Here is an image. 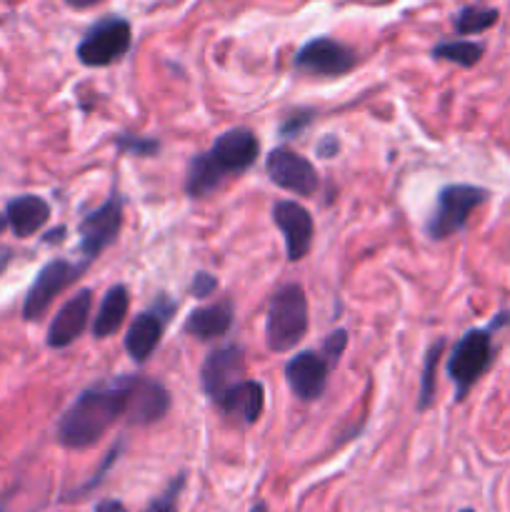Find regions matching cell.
Segmentation results:
<instances>
[{"mask_svg":"<svg viewBox=\"0 0 510 512\" xmlns=\"http://www.w3.org/2000/svg\"><path fill=\"white\" fill-rule=\"evenodd\" d=\"M245 375V353L238 343L220 345L210 350L208 358L203 360L200 368V388L210 400H218L220 395L235 383H240Z\"/></svg>","mask_w":510,"mask_h":512,"instance_id":"cell-13","label":"cell"},{"mask_svg":"<svg viewBox=\"0 0 510 512\" xmlns=\"http://www.w3.org/2000/svg\"><path fill=\"white\" fill-rule=\"evenodd\" d=\"M5 225H8V223H5V218H3V215H0V233H3V230H5Z\"/></svg>","mask_w":510,"mask_h":512,"instance_id":"cell-36","label":"cell"},{"mask_svg":"<svg viewBox=\"0 0 510 512\" xmlns=\"http://www.w3.org/2000/svg\"><path fill=\"white\" fill-rule=\"evenodd\" d=\"M345 345H348V330L338 328L335 333H330L328 338L323 340V345H320V353H323V358L335 368V365L340 363V355H343Z\"/></svg>","mask_w":510,"mask_h":512,"instance_id":"cell-28","label":"cell"},{"mask_svg":"<svg viewBox=\"0 0 510 512\" xmlns=\"http://www.w3.org/2000/svg\"><path fill=\"white\" fill-rule=\"evenodd\" d=\"M308 333V298L298 283L280 285L265 313V343L270 353H288Z\"/></svg>","mask_w":510,"mask_h":512,"instance_id":"cell-3","label":"cell"},{"mask_svg":"<svg viewBox=\"0 0 510 512\" xmlns=\"http://www.w3.org/2000/svg\"><path fill=\"white\" fill-rule=\"evenodd\" d=\"M485 48L483 43H475V40H440L438 45H433L430 55L435 60H448V63L460 65V68H473L480 58H483Z\"/></svg>","mask_w":510,"mask_h":512,"instance_id":"cell-22","label":"cell"},{"mask_svg":"<svg viewBox=\"0 0 510 512\" xmlns=\"http://www.w3.org/2000/svg\"><path fill=\"white\" fill-rule=\"evenodd\" d=\"M123 448H125V440L123 438H120L118 440V443H115L113 445V448H110L108 450V455H105V458H103V463H100V468H98V473H95L93 475V478H90L88 480V483H85V485H80V488H75V490H70V493L68 495H65V503H70V500H83L85 498V495H88V493H93V490L95 488H98V485L100 483H103V478H105V475H108V470L110 468H113V465H115V460H118L120 458V453H123Z\"/></svg>","mask_w":510,"mask_h":512,"instance_id":"cell-25","label":"cell"},{"mask_svg":"<svg viewBox=\"0 0 510 512\" xmlns=\"http://www.w3.org/2000/svg\"><path fill=\"white\" fill-rule=\"evenodd\" d=\"M260 155V140L248 128H230L215 138L208 153L190 158L185 173V193L200 200L213 195L225 178L240 175L255 165Z\"/></svg>","mask_w":510,"mask_h":512,"instance_id":"cell-2","label":"cell"},{"mask_svg":"<svg viewBox=\"0 0 510 512\" xmlns=\"http://www.w3.org/2000/svg\"><path fill=\"white\" fill-rule=\"evenodd\" d=\"M63 235H65V225H60V228L50 230L48 238H43V240L45 243H60V240H63Z\"/></svg>","mask_w":510,"mask_h":512,"instance_id":"cell-34","label":"cell"},{"mask_svg":"<svg viewBox=\"0 0 510 512\" xmlns=\"http://www.w3.org/2000/svg\"><path fill=\"white\" fill-rule=\"evenodd\" d=\"M185 483H188V473H178L160 495H155L143 512H178V503L183 498Z\"/></svg>","mask_w":510,"mask_h":512,"instance_id":"cell-24","label":"cell"},{"mask_svg":"<svg viewBox=\"0 0 510 512\" xmlns=\"http://www.w3.org/2000/svg\"><path fill=\"white\" fill-rule=\"evenodd\" d=\"M50 218V205L40 195H18L5 205V223L15 238H30Z\"/></svg>","mask_w":510,"mask_h":512,"instance_id":"cell-19","label":"cell"},{"mask_svg":"<svg viewBox=\"0 0 510 512\" xmlns=\"http://www.w3.org/2000/svg\"><path fill=\"white\" fill-rule=\"evenodd\" d=\"M250 512H268V505H265L263 500H258V503H253V508H250Z\"/></svg>","mask_w":510,"mask_h":512,"instance_id":"cell-35","label":"cell"},{"mask_svg":"<svg viewBox=\"0 0 510 512\" xmlns=\"http://www.w3.org/2000/svg\"><path fill=\"white\" fill-rule=\"evenodd\" d=\"M215 405H218L220 415H223L230 425L245 430L250 428V425L258 423L260 415H263L265 388L260 380L243 378L240 383H235L233 388L225 390V393L215 400Z\"/></svg>","mask_w":510,"mask_h":512,"instance_id":"cell-16","label":"cell"},{"mask_svg":"<svg viewBox=\"0 0 510 512\" xmlns=\"http://www.w3.org/2000/svg\"><path fill=\"white\" fill-rule=\"evenodd\" d=\"M98 3H103V0H65V5H68V8H75V10H88Z\"/></svg>","mask_w":510,"mask_h":512,"instance_id":"cell-32","label":"cell"},{"mask_svg":"<svg viewBox=\"0 0 510 512\" xmlns=\"http://www.w3.org/2000/svg\"><path fill=\"white\" fill-rule=\"evenodd\" d=\"M460 512H475V510H470V508H463Z\"/></svg>","mask_w":510,"mask_h":512,"instance_id":"cell-37","label":"cell"},{"mask_svg":"<svg viewBox=\"0 0 510 512\" xmlns=\"http://www.w3.org/2000/svg\"><path fill=\"white\" fill-rule=\"evenodd\" d=\"M170 405H173V398L163 383L145 375L130 378L128 408H125V420L130 425L145 428V425L160 423L170 413Z\"/></svg>","mask_w":510,"mask_h":512,"instance_id":"cell-14","label":"cell"},{"mask_svg":"<svg viewBox=\"0 0 510 512\" xmlns=\"http://www.w3.org/2000/svg\"><path fill=\"white\" fill-rule=\"evenodd\" d=\"M315 150H318L320 158H333L340 150V140L335 138V135H323V138L318 140V148Z\"/></svg>","mask_w":510,"mask_h":512,"instance_id":"cell-30","label":"cell"},{"mask_svg":"<svg viewBox=\"0 0 510 512\" xmlns=\"http://www.w3.org/2000/svg\"><path fill=\"white\" fill-rule=\"evenodd\" d=\"M115 148L123 150V153L138 155V158H153V155L160 153V143L155 138H148V135H133L123 133L115 138Z\"/></svg>","mask_w":510,"mask_h":512,"instance_id":"cell-26","label":"cell"},{"mask_svg":"<svg viewBox=\"0 0 510 512\" xmlns=\"http://www.w3.org/2000/svg\"><path fill=\"white\" fill-rule=\"evenodd\" d=\"M215 290H218V280H215V275L195 273L193 283H190V295H195V298H208V295H213Z\"/></svg>","mask_w":510,"mask_h":512,"instance_id":"cell-29","label":"cell"},{"mask_svg":"<svg viewBox=\"0 0 510 512\" xmlns=\"http://www.w3.org/2000/svg\"><path fill=\"white\" fill-rule=\"evenodd\" d=\"M128 305H130V295L123 283H115L113 288H108V293H105L103 300H100L93 325H90L95 338L105 340L110 338V335L118 333L120 325L125 323V315H128Z\"/></svg>","mask_w":510,"mask_h":512,"instance_id":"cell-20","label":"cell"},{"mask_svg":"<svg viewBox=\"0 0 510 512\" xmlns=\"http://www.w3.org/2000/svg\"><path fill=\"white\" fill-rule=\"evenodd\" d=\"M265 173H268L270 183L278 185L280 190L300 195V198H313L318 193V170H315V165L308 158H303L295 150H270L268 158H265Z\"/></svg>","mask_w":510,"mask_h":512,"instance_id":"cell-11","label":"cell"},{"mask_svg":"<svg viewBox=\"0 0 510 512\" xmlns=\"http://www.w3.org/2000/svg\"><path fill=\"white\" fill-rule=\"evenodd\" d=\"M445 350V338L435 340L428 350H425L423 360V375H420V390H418V413H425L428 408H433L435 403V390H438V365L440 355Z\"/></svg>","mask_w":510,"mask_h":512,"instance_id":"cell-21","label":"cell"},{"mask_svg":"<svg viewBox=\"0 0 510 512\" xmlns=\"http://www.w3.org/2000/svg\"><path fill=\"white\" fill-rule=\"evenodd\" d=\"M10 260H13V250L5 248V245H0V273H3V270L8 268Z\"/></svg>","mask_w":510,"mask_h":512,"instance_id":"cell-33","label":"cell"},{"mask_svg":"<svg viewBox=\"0 0 510 512\" xmlns=\"http://www.w3.org/2000/svg\"><path fill=\"white\" fill-rule=\"evenodd\" d=\"M333 365L323 358V353L315 350H300L285 363V383L290 393L303 403H315L323 398L328 388V375Z\"/></svg>","mask_w":510,"mask_h":512,"instance_id":"cell-12","label":"cell"},{"mask_svg":"<svg viewBox=\"0 0 510 512\" xmlns=\"http://www.w3.org/2000/svg\"><path fill=\"white\" fill-rule=\"evenodd\" d=\"M313 120L315 108H295L293 113L285 115V120L280 123V138H295V135L303 133Z\"/></svg>","mask_w":510,"mask_h":512,"instance_id":"cell-27","label":"cell"},{"mask_svg":"<svg viewBox=\"0 0 510 512\" xmlns=\"http://www.w3.org/2000/svg\"><path fill=\"white\" fill-rule=\"evenodd\" d=\"M355 65H358L355 48L330 35L308 40L293 58V68L298 73L315 75V78H340V75H348Z\"/></svg>","mask_w":510,"mask_h":512,"instance_id":"cell-7","label":"cell"},{"mask_svg":"<svg viewBox=\"0 0 510 512\" xmlns=\"http://www.w3.org/2000/svg\"><path fill=\"white\" fill-rule=\"evenodd\" d=\"M133 45V28L120 15H105L95 20L80 38L75 55L85 68H105L128 55Z\"/></svg>","mask_w":510,"mask_h":512,"instance_id":"cell-6","label":"cell"},{"mask_svg":"<svg viewBox=\"0 0 510 512\" xmlns=\"http://www.w3.org/2000/svg\"><path fill=\"white\" fill-rule=\"evenodd\" d=\"M175 308H178V303H173L170 298L160 295L153 303V308L135 315V320L128 325V333H125L123 340L125 353L130 355V360H133L135 365L148 363L150 355L155 353V348H158L160 340H163L165 325H168Z\"/></svg>","mask_w":510,"mask_h":512,"instance_id":"cell-9","label":"cell"},{"mask_svg":"<svg viewBox=\"0 0 510 512\" xmlns=\"http://www.w3.org/2000/svg\"><path fill=\"white\" fill-rule=\"evenodd\" d=\"M453 23L455 33L458 35H478L498 23V10L480 8V5H465V8H460L458 13H455Z\"/></svg>","mask_w":510,"mask_h":512,"instance_id":"cell-23","label":"cell"},{"mask_svg":"<svg viewBox=\"0 0 510 512\" xmlns=\"http://www.w3.org/2000/svg\"><path fill=\"white\" fill-rule=\"evenodd\" d=\"M235 320V308L233 300H218L213 305H203V308H195L193 313L185 318L183 330L190 338L200 340V343H210V340H218L223 335L230 333Z\"/></svg>","mask_w":510,"mask_h":512,"instance_id":"cell-18","label":"cell"},{"mask_svg":"<svg viewBox=\"0 0 510 512\" xmlns=\"http://www.w3.org/2000/svg\"><path fill=\"white\" fill-rule=\"evenodd\" d=\"M273 223L283 233L290 263H300L310 253L315 238V223L310 210L295 200H278L273 205Z\"/></svg>","mask_w":510,"mask_h":512,"instance_id":"cell-15","label":"cell"},{"mask_svg":"<svg viewBox=\"0 0 510 512\" xmlns=\"http://www.w3.org/2000/svg\"><path fill=\"white\" fill-rule=\"evenodd\" d=\"M90 310H93V290L83 288L58 310L48 328V348L63 350L73 345L88 328Z\"/></svg>","mask_w":510,"mask_h":512,"instance_id":"cell-17","label":"cell"},{"mask_svg":"<svg viewBox=\"0 0 510 512\" xmlns=\"http://www.w3.org/2000/svg\"><path fill=\"white\" fill-rule=\"evenodd\" d=\"M120 228H123V198L118 190H113L103 205L90 210L80 220V253L85 255V260H95L103 250H108L118 240Z\"/></svg>","mask_w":510,"mask_h":512,"instance_id":"cell-10","label":"cell"},{"mask_svg":"<svg viewBox=\"0 0 510 512\" xmlns=\"http://www.w3.org/2000/svg\"><path fill=\"white\" fill-rule=\"evenodd\" d=\"M493 363V335L490 330H468L453 345L445 363V375L455 385V400H465L475 383L485 375Z\"/></svg>","mask_w":510,"mask_h":512,"instance_id":"cell-4","label":"cell"},{"mask_svg":"<svg viewBox=\"0 0 510 512\" xmlns=\"http://www.w3.org/2000/svg\"><path fill=\"white\" fill-rule=\"evenodd\" d=\"M93 512H130L128 508H125L123 503H120V500H113V498H105V500H100L98 505H95L93 508Z\"/></svg>","mask_w":510,"mask_h":512,"instance_id":"cell-31","label":"cell"},{"mask_svg":"<svg viewBox=\"0 0 510 512\" xmlns=\"http://www.w3.org/2000/svg\"><path fill=\"white\" fill-rule=\"evenodd\" d=\"M88 265L90 260L70 263V260L55 258L50 260L45 268H40L38 278L33 280V285H30L28 295H25L23 300V318L28 320V323L43 318L45 310L50 308V303H53L63 290H68L70 285L88 270Z\"/></svg>","mask_w":510,"mask_h":512,"instance_id":"cell-8","label":"cell"},{"mask_svg":"<svg viewBox=\"0 0 510 512\" xmlns=\"http://www.w3.org/2000/svg\"><path fill=\"white\" fill-rule=\"evenodd\" d=\"M130 378L133 375H115V378L85 388L60 415L55 425V440L65 450H88L100 443V438L120 418H125Z\"/></svg>","mask_w":510,"mask_h":512,"instance_id":"cell-1","label":"cell"},{"mask_svg":"<svg viewBox=\"0 0 510 512\" xmlns=\"http://www.w3.org/2000/svg\"><path fill=\"white\" fill-rule=\"evenodd\" d=\"M488 195V190L478 188V185H445L438 198H435V208L430 213L428 223H425V235L430 240H445L450 235L460 233L470 220V215H473V210L480 208L488 200Z\"/></svg>","mask_w":510,"mask_h":512,"instance_id":"cell-5","label":"cell"}]
</instances>
